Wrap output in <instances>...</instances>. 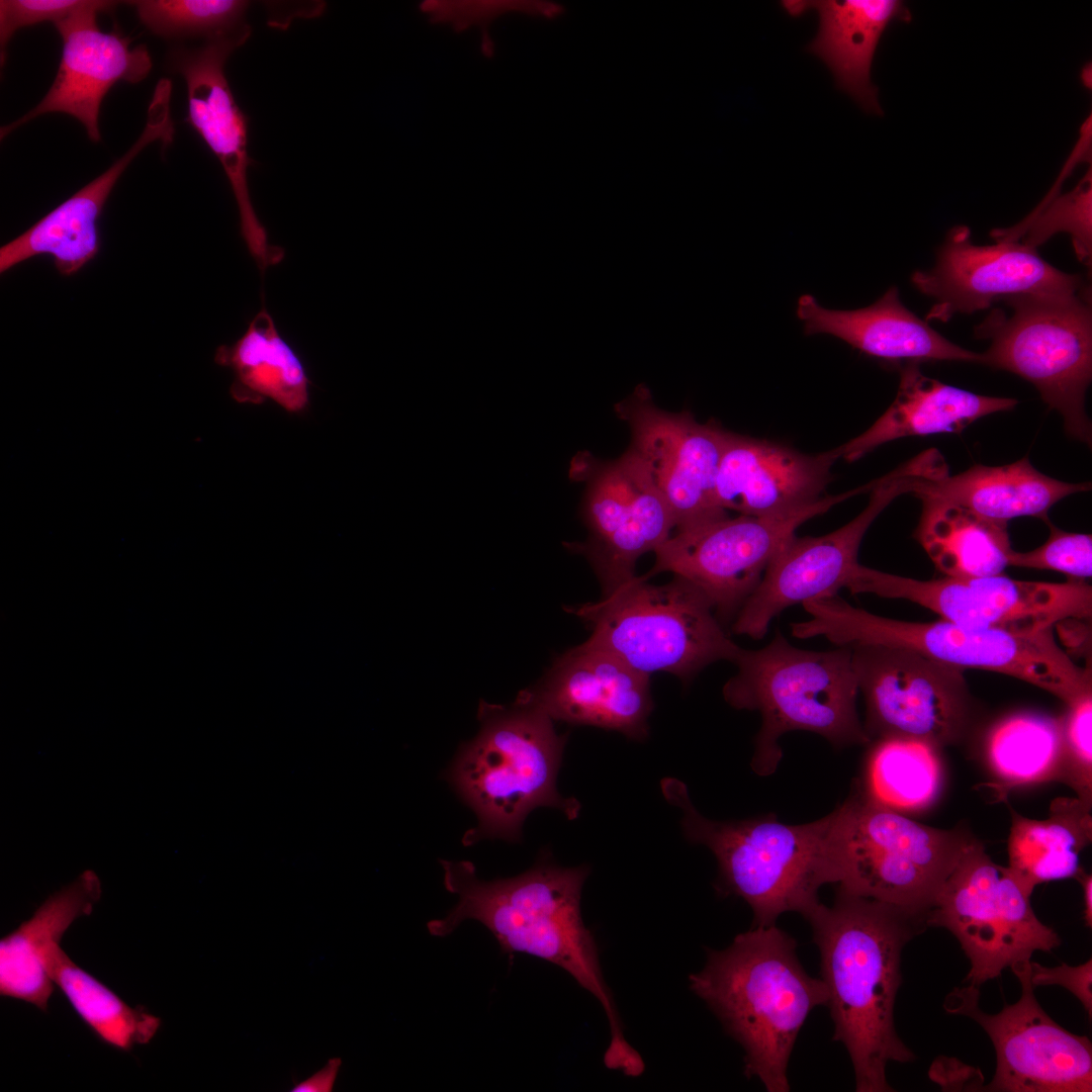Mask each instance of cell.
I'll return each mask as SVG.
<instances>
[{"mask_svg": "<svg viewBox=\"0 0 1092 1092\" xmlns=\"http://www.w3.org/2000/svg\"><path fill=\"white\" fill-rule=\"evenodd\" d=\"M445 889L457 903L442 918L428 922L431 935L445 937L466 920L486 927L507 953L523 952L560 967L602 1005L611 1039L605 1065L627 1076L644 1069L627 1042L614 999L601 969L598 947L584 925L580 899L589 869L563 868L542 857L512 878L479 879L469 860H440Z\"/></svg>", "mask_w": 1092, "mask_h": 1092, "instance_id": "obj_1", "label": "cell"}, {"mask_svg": "<svg viewBox=\"0 0 1092 1092\" xmlns=\"http://www.w3.org/2000/svg\"><path fill=\"white\" fill-rule=\"evenodd\" d=\"M804 918L819 950L833 1040L849 1055L855 1091H894L887 1065L915 1060L894 1022L901 956L904 946L928 927L926 916L837 887L831 906L820 902Z\"/></svg>", "mask_w": 1092, "mask_h": 1092, "instance_id": "obj_2", "label": "cell"}, {"mask_svg": "<svg viewBox=\"0 0 1092 1092\" xmlns=\"http://www.w3.org/2000/svg\"><path fill=\"white\" fill-rule=\"evenodd\" d=\"M691 990L744 1050V1075L767 1092H788V1066L811 1011L826 1006L821 979L807 974L797 942L777 925L751 926L689 977Z\"/></svg>", "mask_w": 1092, "mask_h": 1092, "instance_id": "obj_3", "label": "cell"}, {"mask_svg": "<svg viewBox=\"0 0 1092 1092\" xmlns=\"http://www.w3.org/2000/svg\"><path fill=\"white\" fill-rule=\"evenodd\" d=\"M661 790L681 810L688 840L715 855L719 893L743 899L752 910V926L776 925L786 912L805 917L820 903L821 887L839 882V806L796 825L781 822L772 813L716 821L695 808L682 782L664 779Z\"/></svg>", "mask_w": 1092, "mask_h": 1092, "instance_id": "obj_4", "label": "cell"}, {"mask_svg": "<svg viewBox=\"0 0 1092 1092\" xmlns=\"http://www.w3.org/2000/svg\"><path fill=\"white\" fill-rule=\"evenodd\" d=\"M477 717L479 732L460 747L446 774L477 819L463 845L495 838L519 842L527 816L539 807L575 819L579 802L557 790L567 735L556 732L554 721L517 701L509 707L481 701Z\"/></svg>", "mask_w": 1092, "mask_h": 1092, "instance_id": "obj_5", "label": "cell"}, {"mask_svg": "<svg viewBox=\"0 0 1092 1092\" xmlns=\"http://www.w3.org/2000/svg\"><path fill=\"white\" fill-rule=\"evenodd\" d=\"M811 619L792 623L794 637L823 636L836 646L902 647L961 669L977 668L1026 681L1066 705L1092 691L1091 672L1056 642L1053 630L1016 633L977 628L943 619L909 622L855 608L838 595L802 604Z\"/></svg>", "mask_w": 1092, "mask_h": 1092, "instance_id": "obj_6", "label": "cell"}, {"mask_svg": "<svg viewBox=\"0 0 1092 1092\" xmlns=\"http://www.w3.org/2000/svg\"><path fill=\"white\" fill-rule=\"evenodd\" d=\"M837 647L801 649L777 630L764 647L740 648L733 661L737 672L722 694L731 707L761 716L750 762L756 775L776 771L783 756L779 740L791 731L816 733L835 748L871 743L856 710L851 648Z\"/></svg>", "mask_w": 1092, "mask_h": 1092, "instance_id": "obj_7", "label": "cell"}, {"mask_svg": "<svg viewBox=\"0 0 1092 1092\" xmlns=\"http://www.w3.org/2000/svg\"><path fill=\"white\" fill-rule=\"evenodd\" d=\"M647 579L636 575L599 602L571 609L592 627L587 643L647 675L667 672L685 681L712 663L734 661L741 647L695 585L675 575L664 584Z\"/></svg>", "mask_w": 1092, "mask_h": 1092, "instance_id": "obj_8", "label": "cell"}, {"mask_svg": "<svg viewBox=\"0 0 1092 1092\" xmlns=\"http://www.w3.org/2000/svg\"><path fill=\"white\" fill-rule=\"evenodd\" d=\"M974 330L990 340L982 364L1030 382L1063 418L1071 438L1091 446L1085 395L1092 378V312L1087 288L1075 293L1020 294L1002 300Z\"/></svg>", "mask_w": 1092, "mask_h": 1092, "instance_id": "obj_9", "label": "cell"}, {"mask_svg": "<svg viewBox=\"0 0 1092 1092\" xmlns=\"http://www.w3.org/2000/svg\"><path fill=\"white\" fill-rule=\"evenodd\" d=\"M838 806V888L927 916L975 836L967 827L917 822L874 801L857 785Z\"/></svg>", "mask_w": 1092, "mask_h": 1092, "instance_id": "obj_10", "label": "cell"}, {"mask_svg": "<svg viewBox=\"0 0 1092 1092\" xmlns=\"http://www.w3.org/2000/svg\"><path fill=\"white\" fill-rule=\"evenodd\" d=\"M1028 894L1007 867L997 864L974 837L944 881L926 916L927 926L951 932L970 960L966 977L980 987L1034 951L1061 944L1035 915Z\"/></svg>", "mask_w": 1092, "mask_h": 1092, "instance_id": "obj_11", "label": "cell"}, {"mask_svg": "<svg viewBox=\"0 0 1092 1092\" xmlns=\"http://www.w3.org/2000/svg\"><path fill=\"white\" fill-rule=\"evenodd\" d=\"M850 648L864 700L862 727L870 741L911 738L942 749L973 736L978 709L964 669L902 647Z\"/></svg>", "mask_w": 1092, "mask_h": 1092, "instance_id": "obj_12", "label": "cell"}, {"mask_svg": "<svg viewBox=\"0 0 1092 1092\" xmlns=\"http://www.w3.org/2000/svg\"><path fill=\"white\" fill-rule=\"evenodd\" d=\"M844 587L918 604L957 624L1016 633L1053 630L1067 620L1088 619L1092 588L1083 579L1028 581L1001 574L920 580L855 565Z\"/></svg>", "mask_w": 1092, "mask_h": 1092, "instance_id": "obj_13", "label": "cell"}, {"mask_svg": "<svg viewBox=\"0 0 1092 1092\" xmlns=\"http://www.w3.org/2000/svg\"><path fill=\"white\" fill-rule=\"evenodd\" d=\"M569 477L585 483L580 513L588 536L565 547L588 560L605 596L636 576L637 560L672 535L674 521L645 464L630 448L613 460L579 452Z\"/></svg>", "mask_w": 1092, "mask_h": 1092, "instance_id": "obj_14", "label": "cell"}, {"mask_svg": "<svg viewBox=\"0 0 1092 1092\" xmlns=\"http://www.w3.org/2000/svg\"><path fill=\"white\" fill-rule=\"evenodd\" d=\"M856 493L853 489L823 496L788 516L729 518L727 515L677 530L654 552V565L644 576L671 572L686 579L708 599L721 623L730 621L797 529Z\"/></svg>", "mask_w": 1092, "mask_h": 1092, "instance_id": "obj_15", "label": "cell"}, {"mask_svg": "<svg viewBox=\"0 0 1092 1092\" xmlns=\"http://www.w3.org/2000/svg\"><path fill=\"white\" fill-rule=\"evenodd\" d=\"M1030 960L1010 967L1021 985V995L998 1013L980 1008L979 987L970 984L953 989L944 1000V1009L975 1020L994 1045L995 1075L982 1090L1091 1092V1041L1065 1029L1043 1011L1029 980Z\"/></svg>", "mask_w": 1092, "mask_h": 1092, "instance_id": "obj_16", "label": "cell"}, {"mask_svg": "<svg viewBox=\"0 0 1092 1092\" xmlns=\"http://www.w3.org/2000/svg\"><path fill=\"white\" fill-rule=\"evenodd\" d=\"M924 478L905 466L866 485L867 507L839 529L818 537L794 535L766 567L733 619L732 632L753 640L765 636L774 618L794 605L838 595L855 567L861 540L877 517L915 482Z\"/></svg>", "mask_w": 1092, "mask_h": 1092, "instance_id": "obj_17", "label": "cell"}, {"mask_svg": "<svg viewBox=\"0 0 1092 1092\" xmlns=\"http://www.w3.org/2000/svg\"><path fill=\"white\" fill-rule=\"evenodd\" d=\"M630 430V448L645 464L675 525L684 530L727 516L716 479L727 430L688 412L658 407L645 385L615 404Z\"/></svg>", "mask_w": 1092, "mask_h": 1092, "instance_id": "obj_18", "label": "cell"}, {"mask_svg": "<svg viewBox=\"0 0 1092 1092\" xmlns=\"http://www.w3.org/2000/svg\"><path fill=\"white\" fill-rule=\"evenodd\" d=\"M911 282L934 300L925 321L942 323L958 313L987 309L1010 296L1075 293L1086 288L1079 275L1057 269L1019 241L973 244L966 225L947 233L934 266L915 271Z\"/></svg>", "mask_w": 1092, "mask_h": 1092, "instance_id": "obj_19", "label": "cell"}, {"mask_svg": "<svg viewBox=\"0 0 1092 1092\" xmlns=\"http://www.w3.org/2000/svg\"><path fill=\"white\" fill-rule=\"evenodd\" d=\"M248 24L234 32L207 39L195 49L178 48L168 55L169 68L180 74L187 88L191 126L218 159L239 209L242 238L261 271L279 264L284 250L268 242L249 192L247 118L239 108L224 74L231 54L249 38Z\"/></svg>", "mask_w": 1092, "mask_h": 1092, "instance_id": "obj_20", "label": "cell"}, {"mask_svg": "<svg viewBox=\"0 0 1092 1092\" xmlns=\"http://www.w3.org/2000/svg\"><path fill=\"white\" fill-rule=\"evenodd\" d=\"M649 677L584 641L559 655L542 679L520 692L516 701L541 710L553 721L643 740L653 710Z\"/></svg>", "mask_w": 1092, "mask_h": 1092, "instance_id": "obj_21", "label": "cell"}, {"mask_svg": "<svg viewBox=\"0 0 1092 1092\" xmlns=\"http://www.w3.org/2000/svg\"><path fill=\"white\" fill-rule=\"evenodd\" d=\"M119 2L97 0L95 5L56 24L63 50L56 78L43 98L28 112L1 127V140L26 122L47 113H66L79 120L88 138L98 143L99 112L104 96L119 81L135 84L152 70L145 44L130 48L120 30L103 32L97 16Z\"/></svg>", "mask_w": 1092, "mask_h": 1092, "instance_id": "obj_22", "label": "cell"}, {"mask_svg": "<svg viewBox=\"0 0 1092 1092\" xmlns=\"http://www.w3.org/2000/svg\"><path fill=\"white\" fill-rule=\"evenodd\" d=\"M171 90L170 80L161 79L157 83L145 127L125 154L23 234L1 247V274L28 259L47 255L52 257L60 274L71 276L97 255L100 248L97 221L116 182L148 146L160 141L165 148L173 141Z\"/></svg>", "mask_w": 1092, "mask_h": 1092, "instance_id": "obj_23", "label": "cell"}, {"mask_svg": "<svg viewBox=\"0 0 1092 1092\" xmlns=\"http://www.w3.org/2000/svg\"><path fill=\"white\" fill-rule=\"evenodd\" d=\"M840 459L838 447L810 455L791 447L727 430L716 499L727 512L781 517L820 500Z\"/></svg>", "mask_w": 1092, "mask_h": 1092, "instance_id": "obj_24", "label": "cell"}, {"mask_svg": "<svg viewBox=\"0 0 1092 1092\" xmlns=\"http://www.w3.org/2000/svg\"><path fill=\"white\" fill-rule=\"evenodd\" d=\"M797 315L806 336L828 334L859 352L886 362L962 361L982 364V353L965 349L909 310L898 288L890 287L873 304L852 310L828 309L802 295Z\"/></svg>", "mask_w": 1092, "mask_h": 1092, "instance_id": "obj_25", "label": "cell"}, {"mask_svg": "<svg viewBox=\"0 0 1092 1092\" xmlns=\"http://www.w3.org/2000/svg\"><path fill=\"white\" fill-rule=\"evenodd\" d=\"M792 16L813 9L819 28L807 50L830 70L836 87L868 113L882 115L871 70L879 41L894 20L909 22L911 13L898 0L783 1Z\"/></svg>", "mask_w": 1092, "mask_h": 1092, "instance_id": "obj_26", "label": "cell"}, {"mask_svg": "<svg viewBox=\"0 0 1092 1092\" xmlns=\"http://www.w3.org/2000/svg\"><path fill=\"white\" fill-rule=\"evenodd\" d=\"M899 372L894 401L864 432L838 447L840 458L854 462L904 437L961 433L980 418L1017 404L1014 398L982 395L928 377L916 362L904 363Z\"/></svg>", "mask_w": 1092, "mask_h": 1092, "instance_id": "obj_27", "label": "cell"}, {"mask_svg": "<svg viewBox=\"0 0 1092 1092\" xmlns=\"http://www.w3.org/2000/svg\"><path fill=\"white\" fill-rule=\"evenodd\" d=\"M101 892L98 876L84 871L0 939L1 996L47 1010L56 986L49 972L50 959L70 925L93 911Z\"/></svg>", "mask_w": 1092, "mask_h": 1092, "instance_id": "obj_28", "label": "cell"}, {"mask_svg": "<svg viewBox=\"0 0 1092 1092\" xmlns=\"http://www.w3.org/2000/svg\"><path fill=\"white\" fill-rule=\"evenodd\" d=\"M1090 489V482L1070 483L1045 475L1023 457L1002 466L976 464L956 475L920 478L910 493L919 499L953 502L1007 525L1020 517L1045 521L1050 509L1058 502Z\"/></svg>", "mask_w": 1092, "mask_h": 1092, "instance_id": "obj_29", "label": "cell"}, {"mask_svg": "<svg viewBox=\"0 0 1092 1092\" xmlns=\"http://www.w3.org/2000/svg\"><path fill=\"white\" fill-rule=\"evenodd\" d=\"M981 756L989 777L983 785L997 802L1019 787L1063 783V718L1027 710L1003 715L985 730Z\"/></svg>", "mask_w": 1092, "mask_h": 1092, "instance_id": "obj_30", "label": "cell"}, {"mask_svg": "<svg viewBox=\"0 0 1092 1092\" xmlns=\"http://www.w3.org/2000/svg\"><path fill=\"white\" fill-rule=\"evenodd\" d=\"M214 360L234 372L231 395L240 403L271 399L292 414L309 403L305 367L264 306L235 343L216 349Z\"/></svg>", "mask_w": 1092, "mask_h": 1092, "instance_id": "obj_31", "label": "cell"}, {"mask_svg": "<svg viewBox=\"0 0 1092 1092\" xmlns=\"http://www.w3.org/2000/svg\"><path fill=\"white\" fill-rule=\"evenodd\" d=\"M1007 868L1032 894L1045 882L1075 878L1080 853L1092 838L1091 808L1075 798H1057L1045 819L1027 818L1009 806Z\"/></svg>", "mask_w": 1092, "mask_h": 1092, "instance_id": "obj_32", "label": "cell"}, {"mask_svg": "<svg viewBox=\"0 0 1092 1092\" xmlns=\"http://www.w3.org/2000/svg\"><path fill=\"white\" fill-rule=\"evenodd\" d=\"M913 537L949 577L1001 574L1013 551L1007 525L949 500L921 498Z\"/></svg>", "mask_w": 1092, "mask_h": 1092, "instance_id": "obj_33", "label": "cell"}, {"mask_svg": "<svg viewBox=\"0 0 1092 1092\" xmlns=\"http://www.w3.org/2000/svg\"><path fill=\"white\" fill-rule=\"evenodd\" d=\"M857 787L871 799L905 815L932 807L941 796V750L922 740L888 737L871 741Z\"/></svg>", "mask_w": 1092, "mask_h": 1092, "instance_id": "obj_34", "label": "cell"}, {"mask_svg": "<svg viewBox=\"0 0 1092 1092\" xmlns=\"http://www.w3.org/2000/svg\"><path fill=\"white\" fill-rule=\"evenodd\" d=\"M50 976L83 1022L104 1043L129 1052L151 1041L161 1018L131 1007L111 989L76 965L59 945L49 962Z\"/></svg>", "mask_w": 1092, "mask_h": 1092, "instance_id": "obj_35", "label": "cell"}, {"mask_svg": "<svg viewBox=\"0 0 1092 1092\" xmlns=\"http://www.w3.org/2000/svg\"><path fill=\"white\" fill-rule=\"evenodd\" d=\"M1092 175L1091 169L1068 193L1049 197L1032 214L1009 229L991 233L997 241H1019L1037 250L1054 235L1067 233L1078 260L1091 267L1092 259Z\"/></svg>", "mask_w": 1092, "mask_h": 1092, "instance_id": "obj_36", "label": "cell"}, {"mask_svg": "<svg viewBox=\"0 0 1092 1092\" xmlns=\"http://www.w3.org/2000/svg\"><path fill=\"white\" fill-rule=\"evenodd\" d=\"M131 5L140 21L165 38L205 36L207 39L246 25L249 2L242 0H135Z\"/></svg>", "mask_w": 1092, "mask_h": 1092, "instance_id": "obj_37", "label": "cell"}, {"mask_svg": "<svg viewBox=\"0 0 1092 1092\" xmlns=\"http://www.w3.org/2000/svg\"><path fill=\"white\" fill-rule=\"evenodd\" d=\"M420 9L430 21L449 24L457 31L471 26L479 28L481 51L485 56L493 53L488 28L498 17L511 12L552 17L560 12V7L552 3L519 0H434L423 2Z\"/></svg>", "mask_w": 1092, "mask_h": 1092, "instance_id": "obj_38", "label": "cell"}, {"mask_svg": "<svg viewBox=\"0 0 1092 1092\" xmlns=\"http://www.w3.org/2000/svg\"><path fill=\"white\" fill-rule=\"evenodd\" d=\"M1063 718L1066 771L1063 784L1092 807V691L1067 704Z\"/></svg>", "mask_w": 1092, "mask_h": 1092, "instance_id": "obj_39", "label": "cell"}, {"mask_svg": "<svg viewBox=\"0 0 1092 1092\" xmlns=\"http://www.w3.org/2000/svg\"><path fill=\"white\" fill-rule=\"evenodd\" d=\"M1050 535L1039 547L1026 551H1012L1009 566L1049 569L1065 573L1072 578L1084 579L1092 575V536L1059 529L1049 519Z\"/></svg>", "mask_w": 1092, "mask_h": 1092, "instance_id": "obj_40", "label": "cell"}, {"mask_svg": "<svg viewBox=\"0 0 1092 1092\" xmlns=\"http://www.w3.org/2000/svg\"><path fill=\"white\" fill-rule=\"evenodd\" d=\"M97 0H1L0 60L6 62L7 47L14 33L42 22L54 25L95 5Z\"/></svg>", "mask_w": 1092, "mask_h": 1092, "instance_id": "obj_41", "label": "cell"}, {"mask_svg": "<svg viewBox=\"0 0 1092 1092\" xmlns=\"http://www.w3.org/2000/svg\"><path fill=\"white\" fill-rule=\"evenodd\" d=\"M1028 976L1034 988L1061 986L1070 991L1083 1005L1089 1018L1092 1016V960L1078 966L1063 963L1057 967H1044L1029 961Z\"/></svg>", "mask_w": 1092, "mask_h": 1092, "instance_id": "obj_42", "label": "cell"}, {"mask_svg": "<svg viewBox=\"0 0 1092 1092\" xmlns=\"http://www.w3.org/2000/svg\"><path fill=\"white\" fill-rule=\"evenodd\" d=\"M929 1076L941 1087L957 1091H975L983 1082V1076L978 1069L957 1059L944 1057L936 1059L930 1068Z\"/></svg>", "mask_w": 1092, "mask_h": 1092, "instance_id": "obj_43", "label": "cell"}, {"mask_svg": "<svg viewBox=\"0 0 1092 1092\" xmlns=\"http://www.w3.org/2000/svg\"><path fill=\"white\" fill-rule=\"evenodd\" d=\"M342 1060L332 1058L328 1063L310 1077L297 1083L291 1092H331L337 1081Z\"/></svg>", "mask_w": 1092, "mask_h": 1092, "instance_id": "obj_44", "label": "cell"}, {"mask_svg": "<svg viewBox=\"0 0 1092 1092\" xmlns=\"http://www.w3.org/2000/svg\"><path fill=\"white\" fill-rule=\"evenodd\" d=\"M1083 890L1084 898V919L1086 926H1092V877L1086 873L1083 868L1080 869L1075 878Z\"/></svg>", "mask_w": 1092, "mask_h": 1092, "instance_id": "obj_45", "label": "cell"}]
</instances>
